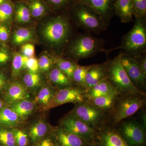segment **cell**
Here are the masks:
<instances>
[{"instance_id": "ab89813d", "label": "cell", "mask_w": 146, "mask_h": 146, "mask_svg": "<svg viewBox=\"0 0 146 146\" xmlns=\"http://www.w3.org/2000/svg\"><path fill=\"white\" fill-rule=\"evenodd\" d=\"M135 58L138 62L142 72L146 76V53Z\"/></svg>"}, {"instance_id": "d6a6232c", "label": "cell", "mask_w": 146, "mask_h": 146, "mask_svg": "<svg viewBox=\"0 0 146 146\" xmlns=\"http://www.w3.org/2000/svg\"><path fill=\"white\" fill-rule=\"evenodd\" d=\"M14 16V4L11 0L0 5V22L10 21Z\"/></svg>"}, {"instance_id": "ffe728a7", "label": "cell", "mask_w": 146, "mask_h": 146, "mask_svg": "<svg viewBox=\"0 0 146 146\" xmlns=\"http://www.w3.org/2000/svg\"><path fill=\"white\" fill-rule=\"evenodd\" d=\"M119 96L118 94H110L86 101L108 114L117 102Z\"/></svg>"}, {"instance_id": "f546056e", "label": "cell", "mask_w": 146, "mask_h": 146, "mask_svg": "<svg viewBox=\"0 0 146 146\" xmlns=\"http://www.w3.org/2000/svg\"><path fill=\"white\" fill-rule=\"evenodd\" d=\"M51 11L56 13L68 10L76 2L77 0H44Z\"/></svg>"}, {"instance_id": "681fc988", "label": "cell", "mask_w": 146, "mask_h": 146, "mask_svg": "<svg viewBox=\"0 0 146 146\" xmlns=\"http://www.w3.org/2000/svg\"><path fill=\"white\" fill-rule=\"evenodd\" d=\"M89 146H94L93 145H89Z\"/></svg>"}, {"instance_id": "836d02e7", "label": "cell", "mask_w": 146, "mask_h": 146, "mask_svg": "<svg viewBox=\"0 0 146 146\" xmlns=\"http://www.w3.org/2000/svg\"><path fill=\"white\" fill-rule=\"evenodd\" d=\"M0 143L5 146H16V142L12 131L0 128Z\"/></svg>"}, {"instance_id": "7dc6e473", "label": "cell", "mask_w": 146, "mask_h": 146, "mask_svg": "<svg viewBox=\"0 0 146 146\" xmlns=\"http://www.w3.org/2000/svg\"><path fill=\"white\" fill-rule=\"evenodd\" d=\"M8 1H9V0H0V5Z\"/></svg>"}, {"instance_id": "e0dca14e", "label": "cell", "mask_w": 146, "mask_h": 146, "mask_svg": "<svg viewBox=\"0 0 146 146\" xmlns=\"http://www.w3.org/2000/svg\"><path fill=\"white\" fill-rule=\"evenodd\" d=\"M110 94L119 95L107 79L105 78L90 89L85 90L84 95L86 101H87Z\"/></svg>"}, {"instance_id": "7402d4cb", "label": "cell", "mask_w": 146, "mask_h": 146, "mask_svg": "<svg viewBox=\"0 0 146 146\" xmlns=\"http://www.w3.org/2000/svg\"><path fill=\"white\" fill-rule=\"evenodd\" d=\"M56 91L50 86L42 87L35 98V102L42 107L50 109Z\"/></svg>"}, {"instance_id": "8992f818", "label": "cell", "mask_w": 146, "mask_h": 146, "mask_svg": "<svg viewBox=\"0 0 146 146\" xmlns=\"http://www.w3.org/2000/svg\"><path fill=\"white\" fill-rule=\"evenodd\" d=\"M146 96L141 95L119 96L108 114V124L115 126L123 120L134 115L145 107Z\"/></svg>"}, {"instance_id": "52a82bcc", "label": "cell", "mask_w": 146, "mask_h": 146, "mask_svg": "<svg viewBox=\"0 0 146 146\" xmlns=\"http://www.w3.org/2000/svg\"><path fill=\"white\" fill-rule=\"evenodd\" d=\"M70 112L96 131L108 124V113L86 101L76 104Z\"/></svg>"}, {"instance_id": "f6af8a7d", "label": "cell", "mask_w": 146, "mask_h": 146, "mask_svg": "<svg viewBox=\"0 0 146 146\" xmlns=\"http://www.w3.org/2000/svg\"><path fill=\"white\" fill-rule=\"evenodd\" d=\"M142 112L139 115V123L146 130V112L145 110H142Z\"/></svg>"}, {"instance_id": "d6986e66", "label": "cell", "mask_w": 146, "mask_h": 146, "mask_svg": "<svg viewBox=\"0 0 146 146\" xmlns=\"http://www.w3.org/2000/svg\"><path fill=\"white\" fill-rule=\"evenodd\" d=\"M48 77L50 81L58 87V89L75 85L72 79L56 66L50 70Z\"/></svg>"}, {"instance_id": "7a4b0ae2", "label": "cell", "mask_w": 146, "mask_h": 146, "mask_svg": "<svg viewBox=\"0 0 146 146\" xmlns=\"http://www.w3.org/2000/svg\"><path fill=\"white\" fill-rule=\"evenodd\" d=\"M105 41L96 37L89 32L79 33L70 40L67 45L66 53L68 56L75 62L82 59L90 58L100 52L109 53L105 49Z\"/></svg>"}, {"instance_id": "4316f807", "label": "cell", "mask_w": 146, "mask_h": 146, "mask_svg": "<svg viewBox=\"0 0 146 146\" xmlns=\"http://www.w3.org/2000/svg\"><path fill=\"white\" fill-rule=\"evenodd\" d=\"M33 36V31L30 29L21 28L16 30L13 33L12 43L16 45H23L31 41Z\"/></svg>"}, {"instance_id": "ac0fdd59", "label": "cell", "mask_w": 146, "mask_h": 146, "mask_svg": "<svg viewBox=\"0 0 146 146\" xmlns=\"http://www.w3.org/2000/svg\"><path fill=\"white\" fill-rule=\"evenodd\" d=\"M115 14L123 23L134 21V9L132 0H116Z\"/></svg>"}, {"instance_id": "f35d334b", "label": "cell", "mask_w": 146, "mask_h": 146, "mask_svg": "<svg viewBox=\"0 0 146 146\" xmlns=\"http://www.w3.org/2000/svg\"><path fill=\"white\" fill-rule=\"evenodd\" d=\"M26 68L29 72H37L39 69L38 60L34 56L29 58L26 63Z\"/></svg>"}, {"instance_id": "c3c4849f", "label": "cell", "mask_w": 146, "mask_h": 146, "mask_svg": "<svg viewBox=\"0 0 146 146\" xmlns=\"http://www.w3.org/2000/svg\"><path fill=\"white\" fill-rule=\"evenodd\" d=\"M18 1H23V2H27V1L28 0H18Z\"/></svg>"}, {"instance_id": "44dd1931", "label": "cell", "mask_w": 146, "mask_h": 146, "mask_svg": "<svg viewBox=\"0 0 146 146\" xmlns=\"http://www.w3.org/2000/svg\"><path fill=\"white\" fill-rule=\"evenodd\" d=\"M20 117L11 108L3 107L0 110V124L9 127L19 125Z\"/></svg>"}, {"instance_id": "83f0119b", "label": "cell", "mask_w": 146, "mask_h": 146, "mask_svg": "<svg viewBox=\"0 0 146 146\" xmlns=\"http://www.w3.org/2000/svg\"><path fill=\"white\" fill-rule=\"evenodd\" d=\"M54 64L59 70L72 80L73 73L78 65L76 62L71 59H65L60 57L55 59Z\"/></svg>"}, {"instance_id": "ee69618b", "label": "cell", "mask_w": 146, "mask_h": 146, "mask_svg": "<svg viewBox=\"0 0 146 146\" xmlns=\"http://www.w3.org/2000/svg\"><path fill=\"white\" fill-rule=\"evenodd\" d=\"M9 54L6 51L0 50V65L5 64L9 60Z\"/></svg>"}, {"instance_id": "4dcf8cb0", "label": "cell", "mask_w": 146, "mask_h": 146, "mask_svg": "<svg viewBox=\"0 0 146 146\" xmlns=\"http://www.w3.org/2000/svg\"><path fill=\"white\" fill-rule=\"evenodd\" d=\"M91 65L81 66L78 65L73 73L72 80L77 86L81 87L85 90V80L87 72Z\"/></svg>"}, {"instance_id": "cb8c5ba5", "label": "cell", "mask_w": 146, "mask_h": 146, "mask_svg": "<svg viewBox=\"0 0 146 146\" xmlns=\"http://www.w3.org/2000/svg\"><path fill=\"white\" fill-rule=\"evenodd\" d=\"M31 13L34 18H40L44 16L51 11L44 0H28L26 2Z\"/></svg>"}, {"instance_id": "8fae6325", "label": "cell", "mask_w": 146, "mask_h": 146, "mask_svg": "<svg viewBox=\"0 0 146 146\" xmlns=\"http://www.w3.org/2000/svg\"><path fill=\"white\" fill-rule=\"evenodd\" d=\"M94 146H129L119 133L117 127L107 124L97 131Z\"/></svg>"}, {"instance_id": "603a6c76", "label": "cell", "mask_w": 146, "mask_h": 146, "mask_svg": "<svg viewBox=\"0 0 146 146\" xmlns=\"http://www.w3.org/2000/svg\"><path fill=\"white\" fill-rule=\"evenodd\" d=\"M14 6V16L18 23L25 24L30 21L31 13L26 2L18 1L15 3Z\"/></svg>"}, {"instance_id": "1f68e13d", "label": "cell", "mask_w": 146, "mask_h": 146, "mask_svg": "<svg viewBox=\"0 0 146 146\" xmlns=\"http://www.w3.org/2000/svg\"><path fill=\"white\" fill-rule=\"evenodd\" d=\"M23 81L28 89H33L38 88L41 85L42 78L41 75L37 72H27L23 77Z\"/></svg>"}, {"instance_id": "4fadbf2b", "label": "cell", "mask_w": 146, "mask_h": 146, "mask_svg": "<svg viewBox=\"0 0 146 146\" xmlns=\"http://www.w3.org/2000/svg\"><path fill=\"white\" fill-rule=\"evenodd\" d=\"M76 2L86 5L93 9L108 26L115 16L116 0H77Z\"/></svg>"}, {"instance_id": "7bdbcfd3", "label": "cell", "mask_w": 146, "mask_h": 146, "mask_svg": "<svg viewBox=\"0 0 146 146\" xmlns=\"http://www.w3.org/2000/svg\"><path fill=\"white\" fill-rule=\"evenodd\" d=\"M36 146H56L54 141L50 138H45L39 141Z\"/></svg>"}, {"instance_id": "2e32d148", "label": "cell", "mask_w": 146, "mask_h": 146, "mask_svg": "<svg viewBox=\"0 0 146 146\" xmlns=\"http://www.w3.org/2000/svg\"><path fill=\"white\" fill-rule=\"evenodd\" d=\"M107 65V61L100 64L91 65L86 74L85 90L90 89L106 78Z\"/></svg>"}, {"instance_id": "9a60e30c", "label": "cell", "mask_w": 146, "mask_h": 146, "mask_svg": "<svg viewBox=\"0 0 146 146\" xmlns=\"http://www.w3.org/2000/svg\"><path fill=\"white\" fill-rule=\"evenodd\" d=\"M5 99L10 104L23 100L28 99L29 94L25 84L18 81L13 82L9 86L5 94Z\"/></svg>"}, {"instance_id": "484cf974", "label": "cell", "mask_w": 146, "mask_h": 146, "mask_svg": "<svg viewBox=\"0 0 146 146\" xmlns=\"http://www.w3.org/2000/svg\"><path fill=\"white\" fill-rule=\"evenodd\" d=\"M10 106L20 118H25L32 113L34 109V104L28 99L23 100L11 104Z\"/></svg>"}, {"instance_id": "b9f144b4", "label": "cell", "mask_w": 146, "mask_h": 146, "mask_svg": "<svg viewBox=\"0 0 146 146\" xmlns=\"http://www.w3.org/2000/svg\"><path fill=\"white\" fill-rule=\"evenodd\" d=\"M7 84V79L5 74L0 72V93L6 87Z\"/></svg>"}, {"instance_id": "f1b7e54d", "label": "cell", "mask_w": 146, "mask_h": 146, "mask_svg": "<svg viewBox=\"0 0 146 146\" xmlns=\"http://www.w3.org/2000/svg\"><path fill=\"white\" fill-rule=\"evenodd\" d=\"M28 58L20 53H16L14 54L11 72V75L13 78L17 77L20 75L22 71L26 68V63Z\"/></svg>"}, {"instance_id": "7c38bea8", "label": "cell", "mask_w": 146, "mask_h": 146, "mask_svg": "<svg viewBox=\"0 0 146 146\" xmlns=\"http://www.w3.org/2000/svg\"><path fill=\"white\" fill-rule=\"evenodd\" d=\"M84 91L85 89L76 85L58 89L55 94L50 108L69 103L76 104L85 101Z\"/></svg>"}, {"instance_id": "5b68a950", "label": "cell", "mask_w": 146, "mask_h": 146, "mask_svg": "<svg viewBox=\"0 0 146 146\" xmlns=\"http://www.w3.org/2000/svg\"><path fill=\"white\" fill-rule=\"evenodd\" d=\"M123 52L116 57L107 60V77L108 81L119 96L141 95L146 96V93L138 90L133 85L123 68L121 59Z\"/></svg>"}, {"instance_id": "30bf717a", "label": "cell", "mask_w": 146, "mask_h": 146, "mask_svg": "<svg viewBox=\"0 0 146 146\" xmlns=\"http://www.w3.org/2000/svg\"><path fill=\"white\" fill-rule=\"evenodd\" d=\"M121 62L133 85L138 90L146 93V76L141 71L136 58L123 52Z\"/></svg>"}, {"instance_id": "8d00e7d4", "label": "cell", "mask_w": 146, "mask_h": 146, "mask_svg": "<svg viewBox=\"0 0 146 146\" xmlns=\"http://www.w3.org/2000/svg\"><path fill=\"white\" fill-rule=\"evenodd\" d=\"M12 131L16 145L18 146H27L28 143V137L26 132L18 129H13Z\"/></svg>"}, {"instance_id": "ba28073f", "label": "cell", "mask_w": 146, "mask_h": 146, "mask_svg": "<svg viewBox=\"0 0 146 146\" xmlns=\"http://www.w3.org/2000/svg\"><path fill=\"white\" fill-rule=\"evenodd\" d=\"M115 127L129 146H146V130L138 121L125 119Z\"/></svg>"}, {"instance_id": "60d3db41", "label": "cell", "mask_w": 146, "mask_h": 146, "mask_svg": "<svg viewBox=\"0 0 146 146\" xmlns=\"http://www.w3.org/2000/svg\"><path fill=\"white\" fill-rule=\"evenodd\" d=\"M9 33L7 28L4 25H0V40L5 42L8 39Z\"/></svg>"}, {"instance_id": "277c9868", "label": "cell", "mask_w": 146, "mask_h": 146, "mask_svg": "<svg viewBox=\"0 0 146 146\" xmlns=\"http://www.w3.org/2000/svg\"><path fill=\"white\" fill-rule=\"evenodd\" d=\"M133 27L123 36L119 46L110 49V52L122 49L123 53L132 57L146 53V18L135 19Z\"/></svg>"}, {"instance_id": "6da1fadb", "label": "cell", "mask_w": 146, "mask_h": 146, "mask_svg": "<svg viewBox=\"0 0 146 146\" xmlns=\"http://www.w3.org/2000/svg\"><path fill=\"white\" fill-rule=\"evenodd\" d=\"M68 11L56 13L44 24L41 29L43 39L60 52L70 40L73 28Z\"/></svg>"}, {"instance_id": "d4e9b609", "label": "cell", "mask_w": 146, "mask_h": 146, "mask_svg": "<svg viewBox=\"0 0 146 146\" xmlns=\"http://www.w3.org/2000/svg\"><path fill=\"white\" fill-rule=\"evenodd\" d=\"M48 127L43 121H39L33 125L29 131V136L33 143H38L46 134Z\"/></svg>"}, {"instance_id": "e575fe53", "label": "cell", "mask_w": 146, "mask_h": 146, "mask_svg": "<svg viewBox=\"0 0 146 146\" xmlns=\"http://www.w3.org/2000/svg\"><path fill=\"white\" fill-rule=\"evenodd\" d=\"M134 18H146V0H132Z\"/></svg>"}, {"instance_id": "3957f363", "label": "cell", "mask_w": 146, "mask_h": 146, "mask_svg": "<svg viewBox=\"0 0 146 146\" xmlns=\"http://www.w3.org/2000/svg\"><path fill=\"white\" fill-rule=\"evenodd\" d=\"M67 11L77 27L86 32L100 34L108 27L95 10L86 5L76 3Z\"/></svg>"}, {"instance_id": "bcb514c9", "label": "cell", "mask_w": 146, "mask_h": 146, "mask_svg": "<svg viewBox=\"0 0 146 146\" xmlns=\"http://www.w3.org/2000/svg\"><path fill=\"white\" fill-rule=\"evenodd\" d=\"M3 103L2 101L0 99V110L3 108Z\"/></svg>"}, {"instance_id": "d590c367", "label": "cell", "mask_w": 146, "mask_h": 146, "mask_svg": "<svg viewBox=\"0 0 146 146\" xmlns=\"http://www.w3.org/2000/svg\"><path fill=\"white\" fill-rule=\"evenodd\" d=\"M39 69L43 72H48L52 68L54 64V60L52 59L48 55L43 54L38 60Z\"/></svg>"}, {"instance_id": "9c48e42d", "label": "cell", "mask_w": 146, "mask_h": 146, "mask_svg": "<svg viewBox=\"0 0 146 146\" xmlns=\"http://www.w3.org/2000/svg\"><path fill=\"white\" fill-rule=\"evenodd\" d=\"M60 126L82 138L89 145L94 143L97 131L90 127L77 116L70 112L60 121Z\"/></svg>"}, {"instance_id": "5bb4252c", "label": "cell", "mask_w": 146, "mask_h": 146, "mask_svg": "<svg viewBox=\"0 0 146 146\" xmlns=\"http://www.w3.org/2000/svg\"><path fill=\"white\" fill-rule=\"evenodd\" d=\"M56 146H89L87 142L75 134L60 127L53 135Z\"/></svg>"}, {"instance_id": "74e56055", "label": "cell", "mask_w": 146, "mask_h": 146, "mask_svg": "<svg viewBox=\"0 0 146 146\" xmlns=\"http://www.w3.org/2000/svg\"><path fill=\"white\" fill-rule=\"evenodd\" d=\"M35 48L34 45L30 43H26L21 46V51L22 54L28 58L33 56L35 54Z\"/></svg>"}]
</instances>
